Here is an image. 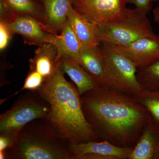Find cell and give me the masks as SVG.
I'll return each instance as SVG.
<instances>
[{"mask_svg":"<svg viewBox=\"0 0 159 159\" xmlns=\"http://www.w3.org/2000/svg\"><path fill=\"white\" fill-rule=\"evenodd\" d=\"M84 114L101 141L133 148L150 119L133 96L99 85L80 96Z\"/></svg>","mask_w":159,"mask_h":159,"instance_id":"1","label":"cell"},{"mask_svg":"<svg viewBox=\"0 0 159 159\" xmlns=\"http://www.w3.org/2000/svg\"><path fill=\"white\" fill-rule=\"evenodd\" d=\"M38 91L50 105L44 120L70 145L101 141L86 119L77 88L66 80L58 65L54 74Z\"/></svg>","mask_w":159,"mask_h":159,"instance_id":"2","label":"cell"},{"mask_svg":"<svg viewBox=\"0 0 159 159\" xmlns=\"http://www.w3.org/2000/svg\"><path fill=\"white\" fill-rule=\"evenodd\" d=\"M70 145L48 121L25 125L5 152L6 159H74Z\"/></svg>","mask_w":159,"mask_h":159,"instance_id":"3","label":"cell"},{"mask_svg":"<svg viewBox=\"0 0 159 159\" xmlns=\"http://www.w3.org/2000/svg\"><path fill=\"white\" fill-rule=\"evenodd\" d=\"M146 16L136 8H127L120 19L96 25L99 41L112 46H123L142 38L154 35Z\"/></svg>","mask_w":159,"mask_h":159,"instance_id":"4","label":"cell"},{"mask_svg":"<svg viewBox=\"0 0 159 159\" xmlns=\"http://www.w3.org/2000/svg\"><path fill=\"white\" fill-rule=\"evenodd\" d=\"M50 105L38 91H29L13 103L9 110L0 116V134H6L16 139L27 124L36 119H44Z\"/></svg>","mask_w":159,"mask_h":159,"instance_id":"5","label":"cell"},{"mask_svg":"<svg viewBox=\"0 0 159 159\" xmlns=\"http://www.w3.org/2000/svg\"><path fill=\"white\" fill-rule=\"evenodd\" d=\"M104 85L134 96L142 89L137 78V67L113 46L103 43Z\"/></svg>","mask_w":159,"mask_h":159,"instance_id":"6","label":"cell"},{"mask_svg":"<svg viewBox=\"0 0 159 159\" xmlns=\"http://www.w3.org/2000/svg\"><path fill=\"white\" fill-rule=\"evenodd\" d=\"M127 0H74L73 7L94 25L120 19L126 11Z\"/></svg>","mask_w":159,"mask_h":159,"instance_id":"7","label":"cell"},{"mask_svg":"<svg viewBox=\"0 0 159 159\" xmlns=\"http://www.w3.org/2000/svg\"><path fill=\"white\" fill-rule=\"evenodd\" d=\"M5 22L12 34H20L29 45L39 47L50 43L54 34L43 23L30 16L15 15Z\"/></svg>","mask_w":159,"mask_h":159,"instance_id":"8","label":"cell"},{"mask_svg":"<svg viewBox=\"0 0 159 159\" xmlns=\"http://www.w3.org/2000/svg\"><path fill=\"white\" fill-rule=\"evenodd\" d=\"M113 47L137 68L149 65L159 60V34L142 38L127 45Z\"/></svg>","mask_w":159,"mask_h":159,"instance_id":"9","label":"cell"},{"mask_svg":"<svg viewBox=\"0 0 159 159\" xmlns=\"http://www.w3.org/2000/svg\"><path fill=\"white\" fill-rule=\"evenodd\" d=\"M74 159H128L132 148L121 147L106 140L70 145Z\"/></svg>","mask_w":159,"mask_h":159,"instance_id":"10","label":"cell"},{"mask_svg":"<svg viewBox=\"0 0 159 159\" xmlns=\"http://www.w3.org/2000/svg\"><path fill=\"white\" fill-rule=\"evenodd\" d=\"M43 22L53 33L62 31L68 21V14L74 0H42Z\"/></svg>","mask_w":159,"mask_h":159,"instance_id":"11","label":"cell"},{"mask_svg":"<svg viewBox=\"0 0 159 159\" xmlns=\"http://www.w3.org/2000/svg\"><path fill=\"white\" fill-rule=\"evenodd\" d=\"M77 62L99 85H104V61L99 45L82 46Z\"/></svg>","mask_w":159,"mask_h":159,"instance_id":"12","label":"cell"},{"mask_svg":"<svg viewBox=\"0 0 159 159\" xmlns=\"http://www.w3.org/2000/svg\"><path fill=\"white\" fill-rule=\"evenodd\" d=\"M57 53L56 47L51 43H46L39 46L34 57L30 60V70L38 72L47 80L57 68Z\"/></svg>","mask_w":159,"mask_h":159,"instance_id":"13","label":"cell"},{"mask_svg":"<svg viewBox=\"0 0 159 159\" xmlns=\"http://www.w3.org/2000/svg\"><path fill=\"white\" fill-rule=\"evenodd\" d=\"M159 140V129L150 119L128 159H155Z\"/></svg>","mask_w":159,"mask_h":159,"instance_id":"14","label":"cell"},{"mask_svg":"<svg viewBox=\"0 0 159 159\" xmlns=\"http://www.w3.org/2000/svg\"><path fill=\"white\" fill-rule=\"evenodd\" d=\"M57 64L61 70L67 74L76 84L80 96L99 85L73 58L61 57Z\"/></svg>","mask_w":159,"mask_h":159,"instance_id":"15","label":"cell"},{"mask_svg":"<svg viewBox=\"0 0 159 159\" xmlns=\"http://www.w3.org/2000/svg\"><path fill=\"white\" fill-rule=\"evenodd\" d=\"M68 22L82 46L99 45L96 25L80 14L73 6L69 10Z\"/></svg>","mask_w":159,"mask_h":159,"instance_id":"16","label":"cell"},{"mask_svg":"<svg viewBox=\"0 0 159 159\" xmlns=\"http://www.w3.org/2000/svg\"><path fill=\"white\" fill-rule=\"evenodd\" d=\"M50 43L57 48V62L61 57H71L77 61L82 45L68 21L61 34H53Z\"/></svg>","mask_w":159,"mask_h":159,"instance_id":"17","label":"cell"},{"mask_svg":"<svg viewBox=\"0 0 159 159\" xmlns=\"http://www.w3.org/2000/svg\"><path fill=\"white\" fill-rule=\"evenodd\" d=\"M14 15L30 16L44 23L43 11L34 0H3ZM45 25V24H44Z\"/></svg>","mask_w":159,"mask_h":159,"instance_id":"18","label":"cell"},{"mask_svg":"<svg viewBox=\"0 0 159 159\" xmlns=\"http://www.w3.org/2000/svg\"><path fill=\"white\" fill-rule=\"evenodd\" d=\"M137 78L143 89L159 92V60L137 69Z\"/></svg>","mask_w":159,"mask_h":159,"instance_id":"19","label":"cell"},{"mask_svg":"<svg viewBox=\"0 0 159 159\" xmlns=\"http://www.w3.org/2000/svg\"><path fill=\"white\" fill-rule=\"evenodd\" d=\"M133 97L148 110L151 120L159 129V92L142 89Z\"/></svg>","mask_w":159,"mask_h":159,"instance_id":"20","label":"cell"},{"mask_svg":"<svg viewBox=\"0 0 159 159\" xmlns=\"http://www.w3.org/2000/svg\"><path fill=\"white\" fill-rule=\"evenodd\" d=\"M46 81L45 78L38 72L34 70H30L26 77L22 88L16 93V95L25 90L28 91H38L42 87L44 83Z\"/></svg>","mask_w":159,"mask_h":159,"instance_id":"21","label":"cell"},{"mask_svg":"<svg viewBox=\"0 0 159 159\" xmlns=\"http://www.w3.org/2000/svg\"><path fill=\"white\" fill-rule=\"evenodd\" d=\"M12 34L5 21H1L0 23V50L3 51L9 44Z\"/></svg>","mask_w":159,"mask_h":159,"instance_id":"22","label":"cell"},{"mask_svg":"<svg viewBox=\"0 0 159 159\" xmlns=\"http://www.w3.org/2000/svg\"><path fill=\"white\" fill-rule=\"evenodd\" d=\"M128 3L134 4L135 8L147 15L152 6V0H127Z\"/></svg>","mask_w":159,"mask_h":159,"instance_id":"23","label":"cell"},{"mask_svg":"<svg viewBox=\"0 0 159 159\" xmlns=\"http://www.w3.org/2000/svg\"><path fill=\"white\" fill-rule=\"evenodd\" d=\"M15 139L9 135L0 134V152H5L12 145Z\"/></svg>","mask_w":159,"mask_h":159,"instance_id":"24","label":"cell"},{"mask_svg":"<svg viewBox=\"0 0 159 159\" xmlns=\"http://www.w3.org/2000/svg\"><path fill=\"white\" fill-rule=\"evenodd\" d=\"M153 15L154 20L156 22L159 24V6L153 9Z\"/></svg>","mask_w":159,"mask_h":159,"instance_id":"25","label":"cell"},{"mask_svg":"<svg viewBox=\"0 0 159 159\" xmlns=\"http://www.w3.org/2000/svg\"><path fill=\"white\" fill-rule=\"evenodd\" d=\"M155 159H159V140L158 142L157 145Z\"/></svg>","mask_w":159,"mask_h":159,"instance_id":"26","label":"cell"},{"mask_svg":"<svg viewBox=\"0 0 159 159\" xmlns=\"http://www.w3.org/2000/svg\"><path fill=\"white\" fill-rule=\"evenodd\" d=\"M152 2H156V1H159V0H152Z\"/></svg>","mask_w":159,"mask_h":159,"instance_id":"27","label":"cell"}]
</instances>
